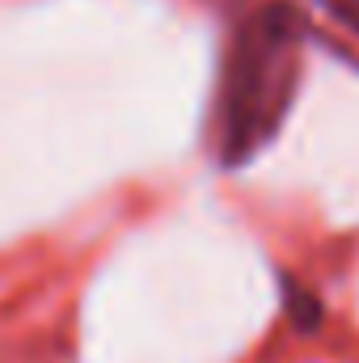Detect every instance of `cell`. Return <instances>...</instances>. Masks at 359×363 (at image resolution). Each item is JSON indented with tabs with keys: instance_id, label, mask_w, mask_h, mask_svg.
Here are the masks:
<instances>
[{
	"instance_id": "obj_1",
	"label": "cell",
	"mask_w": 359,
	"mask_h": 363,
	"mask_svg": "<svg viewBox=\"0 0 359 363\" xmlns=\"http://www.w3.org/2000/svg\"><path fill=\"white\" fill-rule=\"evenodd\" d=\"M304 68V17L287 0L258 4L233 30L216 93V157L224 169L250 165L279 135Z\"/></svg>"
},
{
	"instance_id": "obj_2",
	"label": "cell",
	"mask_w": 359,
	"mask_h": 363,
	"mask_svg": "<svg viewBox=\"0 0 359 363\" xmlns=\"http://www.w3.org/2000/svg\"><path fill=\"white\" fill-rule=\"evenodd\" d=\"M283 300H287V313H292L296 330L313 334V330L321 325V300L313 296V287H304V283H296L292 274H283Z\"/></svg>"
},
{
	"instance_id": "obj_3",
	"label": "cell",
	"mask_w": 359,
	"mask_h": 363,
	"mask_svg": "<svg viewBox=\"0 0 359 363\" xmlns=\"http://www.w3.org/2000/svg\"><path fill=\"white\" fill-rule=\"evenodd\" d=\"M317 4H321L330 17H338L347 30H355L359 34V0H317Z\"/></svg>"
}]
</instances>
